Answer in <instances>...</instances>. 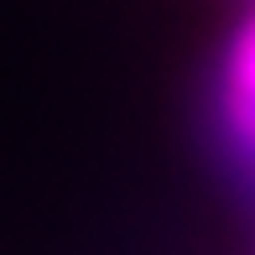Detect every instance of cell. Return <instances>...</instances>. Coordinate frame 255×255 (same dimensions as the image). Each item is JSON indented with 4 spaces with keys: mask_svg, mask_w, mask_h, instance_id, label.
Segmentation results:
<instances>
[{
    "mask_svg": "<svg viewBox=\"0 0 255 255\" xmlns=\"http://www.w3.org/2000/svg\"><path fill=\"white\" fill-rule=\"evenodd\" d=\"M224 110H255V16L240 26L224 68Z\"/></svg>",
    "mask_w": 255,
    "mask_h": 255,
    "instance_id": "1",
    "label": "cell"
}]
</instances>
